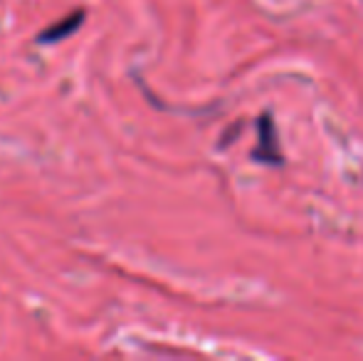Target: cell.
Masks as SVG:
<instances>
[{"label": "cell", "instance_id": "obj_1", "mask_svg": "<svg viewBox=\"0 0 363 361\" xmlns=\"http://www.w3.org/2000/svg\"><path fill=\"white\" fill-rule=\"evenodd\" d=\"M84 18H86L84 10H72V13H69L67 18L57 20V23L50 25V28L45 30V33H40V35H38V43L50 45V43H60V40L69 38V35H74L77 30L82 28V23H84Z\"/></svg>", "mask_w": 363, "mask_h": 361}]
</instances>
